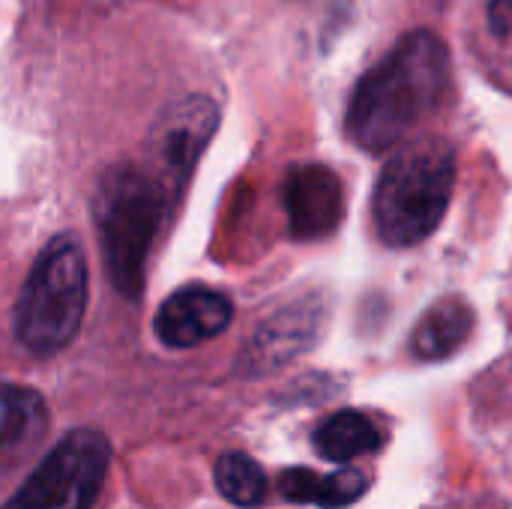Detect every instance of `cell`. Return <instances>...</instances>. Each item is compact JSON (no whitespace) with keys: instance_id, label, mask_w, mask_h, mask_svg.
I'll use <instances>...</instances> for the list:
<instances>
[{"instance_id":"6da1fadb","label":"cell","mask_w":512,"mask_h":509,"mask_svg":"<svg viewBox=\"0 0 512 509\" xmlns=\"http://www.w3.org/2000/svg\"><path fill=\"white\" fill-rule=\"evenodd\" d=\"M450 78V51L432 30L405 33L354 87L345 129L366 153L399 147L435 111Z\"/></svg>"},{"instance_id":"7a4b0ae2","label":"cell","mask_w":512,"mask_h":509,"mask_svg":"<svg viewBox=\"0 0 512 509\" xmlns=\"http://www.w3.org/2000/svg\"><path fill=\"white\" fill-rule=\"evenodd\" d=\"M171 210L174 201L144 162H120L102 174L93 198V219L105 273L123 297H141L147 255Z\"/></svg>"},{"instance_id":"3957f363","label":"cell","mask_w":512,"mask_h":509,"mask_svg":"<svg viewBox=\"0 0 512 509\" xmlns=\"http://www.w3.org/2000/svg\"><path fill=\"white\" fill-rule=\"evenodd\" d=\"M456 186V153L441 138H420L393 153L384 165L372 219L387 246L408 249L438 231Z\"/></svg>"},{"instance_id":"277c9868","label":"cell","mask_w":512,"mask_h":509,"mask_svg":"<svg viewBox=\"0 0 512 509\" xmlns=\"http://www.w3.org/2000/svg\"><path fill=\"white\" fill-rule=\"evenodd\" d=\"M87 312V255L78 237H54L30 267L15 300V339L33 354L63 351Z\"/></svg>"},{"instance_id":"5b68a950","label":"cell","mask_w":512,"mask_h":509,"mask_svg":"<svg viewBox=\"0 0 512 509\" xmlns=\"http://www.w3.org/2000/svg\"><path fill=\"white\" fill-rule=\"evenodd\" d=\"M111 465V444L96 429L69 432L3 509H90Z\"/></svg>"},{"instance_id":"8992f818","label":"cell","mask_w":512,"mask_h":509,"mask_svg":"<svg viewBox=\"0 0 512 509\" xmlns=\"http://www.w3.org/2000/svg\"><path fill=\"white\" fill-rule=\"evenodd\" d=\"M219 126V108L207 96H186L168 105L144 144V168L159 180L168 198L177 204L204 147Z\"/></svg>"},{"instance_id":"52a82bcc","label":"cell","mask_w":512,"mask_h":509,"mask_svg":"<svg viewBox=\"0 0 512 509\" xmlns=\"http://www.w3.org/2000/svg\"><path fill=\"white\" fill-rule=\"evenodd\" d=\"M282 204L294 240L330 237L345 213V195L339 177L327 165H297L282 186Z\"/></svg>"},{"instance_id":"ba28073f","label":"cell","mask_w":512,"mask_h":509,"mask_svg":"<svg viewBox=\"0 0 512 509\" xmlns=\"http://www.w3.org/2000/svg\"><path fill=\"white\" fill-rule=\"evenodd\" d=\"M234 306L225 294L210 288H180L156 312V336L165 348H195L228 330Z\"/></svg>"},{"instance_id":"9c48e42d","label":"cell","mask_w":512,"mask_h":509,"mask_svg":"<svg viewBox=\"0 0 512 509\" xmlns=\"http://www.w3.org/2000/svg\"><path fill=\"white\" fill-rule=\"evenodd\" d=\"M48 432L45 399L18 384H0V465L18 462L39 447Z\"/></svg>"},{"instance_id":"30bf717a","label":"cell","mask_w":512,"mask_h":509,"mask_svg":"<svg viewBox=\"0 0 512 509\" xmlns=\"http://www.w3.org/2000/svg\"><path fill=\"white\" fill-rule=\"evenodd\" d=\"M474 330V312L468 306V300L462 297H441L438 303H432L420 324L414 327L411 336V351L414 357L435 363V360H447L453 357L471 336Z\"/></svg>"},{"instance_id":"8fae6325","label":"cell","mask_w":512,"mask_h":509,"mask_svg":"<svg viewBox=\"0 0 512 509\" xmlns=\"http://www.w3.org/2000/svg\"><path fill=\"white\" fill-rule=\"evenodd\" d=\"M318 324H321V312L312 303H300V306H291V309L279 312L255 336L252 363L258 369H276V366L288 363L291 357L309 351L315 345Z\"/></svg>"},{"instance_id":"7c38bea8","label":"cell","mask_w":512,"mask_h":509,"mask_svg":"<svg viewBox=\"0 0 512 509\" xmlns=\"http://www.w3.org/2000/svg\"><path fill=\"white\" fill-rule=\"evenodd\" d=\"M369 489V480L357 468H342L327 477L312 474L309 468H288L279 477V492L291 504H312L321 509H342L357 504Z\"/></svg>"},{"instance_id":"4fadbf2b","label":"cell","mask_w":512,"mask_h":509,"mask_svg":"<svg viewBox=\"0 0 512 509\" xmlns=\"http://www.w3.org/2000/svg\"><path fill=\"white\" fill-rule=\"evenodd\" d=\"M312 444L321 459L348 465L360 456L378 453L384 444V432L363 411H339L315 429Z\"/></svg>"},{"instance_id":"5bb4252c","label":"cell","mask_w":512,"mask_h":509,"mask_svg":"<svg viewBox=\"0 0 512 509\" xmlns=\"http://www.w3.org/2000/svg\"><path fill=\"white\" fill-rule=\"evenodd\" d=\"M216 489L219 495L234 504V507L252 509L261 507L267 498V477L261 471V465L243 453H228L216 462Z\"/></svg>"},{"instance_id":"9a60e30c","label":"cell","mask_w":512,"mask_h":509,"mask_svg":"<svg viewBox=\"0 0 512 509\" xmlns=\"http://www.w3.org/2000/svg\"><path fill=\"white\" fill-rule=\"evenodd\" d=\"M489 24L498 36L512 30V0H489Z\"/></svg>"}]
</instances>
